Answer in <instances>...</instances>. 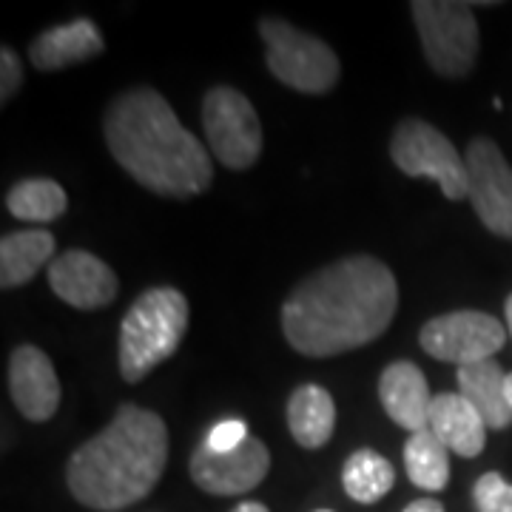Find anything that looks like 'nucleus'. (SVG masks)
Listing matches in <instances>:
<instances>
[{
  "mask_svg": "<svg viewBox=\"0 0 512 512\" xmlns=\"http://www.w3.org/2000/svg\"><path fill=\"white\" fill-rule=\"evenodd\" d=\"M399 311V282L376 256H345L302 279L282 302V330L296 353L328 359L365 348Z\"/></svg>",
  "mask_w": 512,
  "mask_h": 512,
  "instance_id": "1",
  "label": "nucleus"
},
{
  "mask_svg": "<svg viewBox=\"0 0 512 512\" xmlns=\"http://www.w3.org/2000/svg\"><path fill=\"white\" fill-rule=\"evenodd\" d=\"M103 134L117 165L160 197H197L214 180L208 148L151 86L117 94L103 117Z\"/></svg>",
  "mask_w": 512,
  "mask_h": 512,
  "instance_id": "2",
  "label": "nucleus"
},
{
  "mask_svg": "<svg viewBox=\"0 0 512 512\" xmlns=\"http://www.w3.org/2000/svg\"><path fill=\"white\" fill-rule=\"evenodd\" d=\"M168 464V427L146 407L120 404L114 419L83 441L66 464L74 501L97 512L126 510L143 501Z\"/></svg>",
  "mask_w": 512,
  "mask_h": 512,
  "instance_id": "3",
  "label": "nucleus"
},
{
  "mask_svg": "<svg viewBox=\"0 0 512 512\" xmlns=\"http://www.w3.org/2000/svg\"><path fill=\"white\" fill-rule=\"evenodd\" d=\"M188 330V299L183 291L160 285L143 291L120 322L117 365L128 384H137L171 359Z\"/></svg>",
  "mask_w": 512,
  "mask_h": 512,
  "instance_id": "4",
  "label": "nucleus"
},
{
  "mask_svg": "<svg viewBox=\"0 0 512 512\" xmlns=\"http://www.w3.org/2000/svg\"><path fill=\"white\" fill-rule=\"evenodd\" d=\"M259 37L265 43V63L282 86L302 94H325L336 89L342 66L325 40L279 18L259 20Z\"/></svg>",
  "mask_w": 512,
  "mask_h": 512,
  "instance_id": "5",
  "label": "nucleus"
},
{
  "mask_svg": "<svg viewBox=\"0 0 512 512\" xmlns=\"http://www.w3.org/2000/svg\"><path fill=\"white\" fill-rule=\"evenodd\" d=\"M421 49L430 69L441 77H464L473 72L478 57V20L470 3L453 0H413Z\"/></svg>",
  "mask_w": 512,
  "mask_h": 512,
  "instance_id": "6",
  "label": "nucleus"
},
{
  "mask_svg": "<svg viewBox=\"0 0 512 512\" xmlns=\"http://www.w3.org/2000/svg\"><path fill=\"white\" fill-rule=\"evenodd\" d=\"M390 160L407 177L436 180L447 200H467V163L458 148L427 120L407 117L390 137Z\"/></svg>",
  "mask_w": 512,
  "mask_h": 512,
  "instance_id": "7",
  "label": "nucleus"
},
{
  "mask_svg": "<svg viewBox=\"0 0 512 512\" xmlns=\"http://www.w3.org/2000/svg\"><path fill=\"white\" fill-rule=\"evenodd\" d=\"M202 128L211 154L231 171H245L262 154V123L254 103L231 86H214L202 100Z\"/></svg>",
  "mask_w": 512,
  "mask_h": 512,
  "instance_id": "8",
  "label": "nucleus"
},
{
  "mask_svg": "<svg viewBox=\"0 0 512 512\" xmlns=\"http://www.w3.org/2000/svg\"><path fill=\"white\" fill-rule=\"evenodd\" d=\"M419 342L433 359L467 367L493 359L507 342V328L484 311H453L433 316L421 328Z\"/></svg>",
  "mask_w": 512,
  "mask_h": 512,
  "instance_id": "9",
  "label": "nucleus"
},
{
  "mask_svg": "<svg viewBox=\"0 0 512 512\" xmlns=\"http://www.w3.org/2000/svg\"><path fill=\"white\" fill-rule=\"evenodd\" d=\"M467 200L481 225L495 237L512 239V165L490 137H476L467 148Z\"/></svg>",
  "mask_w": 512,
  "mask_h": 512,
  "instance_id": "10",
  "label": "nucleus"
},
{
  "mask_svg": "<svg viewBox=\"0 0 512 512\" xmlns=\"http://www.w3.org/2000/svg\"><path fill=\"white\" fill-rule=\"evenodd\" d=\"M268 470H271V453L254 436L228 453H217L208 444H200L188 464L191 481L208 495L251 493L268 478Z\"/></svg>",
  "mask_w": 512,
  "mask_h": 512,
  "instance_id": "11",
  "label": "nucleus"
},
{
  "mask_svg": "<svg viewBox=\"0 0 512 512\" xmlns=\"http://www.w3.org/2000/svg\"><path fill=\"white\" fill-rule=\"evenodd\" d=\"M49 288L77 311H97L117 299V274L100 256L69 248L49 265Z\"/></svg>",
  "mask_w": 512,
  "mask_h": 512,
  "instance_id": "12",
  "label": "nucleus"
},
{
  "mask_svg": "<svg viewBox=\"0 0 512 512\" xmlns=\"http://www.w3.org/2000/svg\"><path fill=\"white\" fill-rule=\"evenodd\" d=\"M9 393L29 421H49L60 407V379L52 359L35 345H20L9 356Z\"/></svg>",
  "mask_w": 512,
  "mask_h": 512,
  "instance_id": "13",
  "label": "nucleus"
},
{
  "mask_svg": "<svg viewBox=\"0 0 512 512\" xmlns=\"http://www.w3.org/2000/svg\"><path fill=\"white\" fill-rule=\"evenodd\" d=\"M379 399H382L384 413L396 421L399 427L419 433L427 430V416H430V387L421 373L419 365L413 362H390L379 376Z\"/></svg>",
  "mask_w": 512,
  "mask_h": 512,
  "instance_id": "14",
  "label": "nucleus"
},
{
  "mask_svg": "<svg viewBox=\"0 0 512 512\" xmlns=\"http://www.w3.org/2000/svg\"><path fill=\"white\" fill-rule=\"evenodd\" d=\"M106 49L97 23L89 18H77L55 29H46L29 46V60L40 72H60L77 63H86Z\"/></svg>",
  "mask_w": 512,
  "mask_h": 512,
  "instance_id": "15",
  "label": "nucleus"
},
{
  "mask_svg": "<svg viewBox=\"0 0 512 512\" xmlns=\"http://www.w3.org/2000/svg\"><path fill=\"white\" fill-rule=\"evenodd\" d=\"M427 427L436 433V439L461 458L481 456L487 444V424L478 416V410L461 393H439L433 396Z\"/></svg>",
  "mask_w": 512,
  "mask_h": 512,
  "instance_id": "16",
  "label": "nucleus"
},
{
  "mask_svg": "<svg viewBox=\"0 0 512 512\" xmlns=\"http://www.w3.org/2000/svg\"><path fill=\"white\" fill-rule=\"evenodd\" d=\"M458 393L473 404L487 430H507L512 424V404L507 399V373L495 359L458 367Z\"/></svg>",
  "mask_w": 512,
  "mask_h": 512,
  "instance_id": "17",
  "label": "nucleus"
},
{
  "mask_svg": "<svg viewBox=\"0 0 512 512\" xmlns=\"http://www.w3.org/2000/svg\"><path fill=\"white\" fill-rule=\"evenodd\" d=\"M288 430L305 450L325 447L336 430V402L319 384H299L288 399Z\"/></svg>",
  "mask_w": 512,
  "mask_h": 512,
  "instance_id": "18",
  "label": "nucleus"
},
{
  "mask_svg": "<svg viewBox=\"0 0 512 512\" xmlns=\"http://www.w3.org/2000/svg\"><path fill=\"white\" fill-rule=\"evenodd\" d=\"M55 237L46 228L15 231L0 239V288H20L52 259ZM52 265V262H49Z\"/></svg>",
  "mask_w": 512,
  "mask_h": 512,
  "instance_id": "19",
  "label": "nucleus"
},
{
  "mask_svg": "<svg viewBox=\"0 0 512 512\" xmlns=\"http://www.w3.org/2000/svg\"><path fill=\"white\" fill-rule=\"evenodd\" d=\"M404 470L407 478L427 493H441L450 484V450L430 427L410 433L404 444Z\"/></svg>",
  "mask_w": 512,
  "mask_h": 512,
  "instance_id": "20",
  "label": "nucleus"
},
{
  "mask_svg": "<svg viewBox=\"0 0 512 512\" xmlns=\"http://www.w3.org/2000/svg\"><path fill=\"white\" fill-rule=\"evenodd\" d=\"M69 197L63 185L49 177H26L9 188L6 211L23 222H55L66 214Z\"/></svg>",
  "mask_w": 512,
  "mask_h": 512,
  "instance_id": "21",
  "label": "nucleus"
},
{
  "mask_svg": "<svg viewBox=\"0 0 512 512\" xmlns=\"http://www.w3.org/2000/svg\"><path fill=\"white\" fill-rule=\"evenodd\" d=\"M393 484H396L393 464L382 453L370 450V447L356 450L345 461V467H342V487H345L348 498H353L356 504H376V501H382L384 495L393 490Z\"/></svg>",
  "mask_w": 512,
  "mask_h": 512,
  "instance_id": "22",
  "label": "nucleus"
},
{
  "mask_svg": "<svg viewBox=\"0 0 512 512\" xmlns=\"http://www.w3.org/2000/svg\"><path fill=\"white\" fill-rule=\"evenodd\" d=\"M476 512H512V484L498 473H484L473 487Z\"/></svg>",
  "mask_w": 512,
  "mask_h": 512,
  "instance_id": "23",
  "label": "nucleus"
},
{
  "mask_svg": "<svg viewBox=\"0 0 512 512\" xmlns=\"http://www.w3.org/2000/svg\"><path fill=\"white\" fill-rule=\"evenodd\" d=\"M248 439H251V433H248L245 421L225 419L208 433V441H205V444H208L211 450H217V453H228V450H237L239 444H245Z\"/></svg>",
  "mask_w": 512,
  "mask_h": 512,
  "instance_id": "24",
  "label": "nucleus"
},
{
  "mask_svg": "<svg viewBox=\"0 0 512 512\" xmlns=\"http://www.w3.org/2000/svg\"><path fill=\"white\" fill-rule=\"evenodd\" d=\"M20 83H23V66L15 49L3 46L0 49V103H9L18 94Z\"/></svg>",
  "mask_w": 512,
  "mask_h": 512,
  "instance_id": "25",
  "label": "nucleus"
},
{
  "mask_svg": "<svg viewBox=\"0 0 512 512\" xmlns=\"http://www.w3.org/2000/svg\"><path fill=\"white\" fill-rule=\"evenodd\" d=\"M404 512H447L441 507L436 498H419V501H413V504H407Z\"/></svg>",
  "mask_w": 512,
  "mask_h": 512,
  "instance_id": "26",
  "label": "nucleus"
},
{
  "mask_svg": "<svg viewBox=\"0 0 512 512\" xmlns=\"http://www.w3.org/2000/svg\"><path fill=\"white\" fill-rule=\"evenodd\" d=\"M231 512H271L265 504H259V501H242L239 507H234Z\"/></svg>",
  "mask_w": 512,
  "mask_h": 512,
  "instance_id": "27",
  "label": "nucleus"
},
{
  "mask_svg": "<svg viewBox=\"0 0 512 512\" xmlns=\"http://www.w3.org/2000/svg\"><path fill=\"white\" fill-rule=\"evenodd\" d=\"M504 313H507V333H512V293L507 296V305H504Z\"/></svg>",
  "mask_w": 512,
  "mask_h": 512,
  "instance_id": "28",
  "label": "nucleus"
},
{
  "mask_svg": "<svg viewBox=\"0 0 512 512\" xmlns=\"http://www.w3.org/2000/svg\"><path fill=\"white\" fill-rule=\"evenodd\" d=\"M507 399L512 404V373H507Z\"/></svg>",
  "mask_w": 512,
  "mask_h": 512,
  "instance_id": "29",
  "label": "nucleus"
},
{
  "mask_svg": "<svg viewBox=\"0 0 512 512\" xmlns=\"http://www.w3.org/2000/svg\"><path fill=\"white\" fill-rule=\"evenodd\" d=\"M316 512H330V510H316Z\"/></svg>",
  "mask_w": 512,
  "mask_h": 512,
  "instance_id": "30",
  "label": "nucleus"
}]
</instances>
